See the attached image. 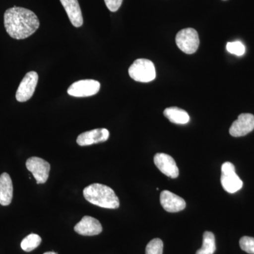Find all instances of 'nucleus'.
<instances>
[{"label":"nucleus","mask_w":254,"mask_h":254,"mask_svg":"<svg viewBox=\"0 0 254 254\" xmlns=\"http://www.w3.org/2000/svg\"><path fill=\"white\" fill-rule=\"evenodd\" d=\"M5 29L11 38L23 40L32 36L38 29L40 21L31 10L14 6L5 11Z\"/></svg>","instance_id":"obj_1"},{"label":"nucleus","mask_w":254,"mask_h":254,"mask_svg":"<svg viewBox=\"0 0 254 254\" xmlns=\"http://www.w3.org/2000/svg\"><path fill=\"white\" fill-rule=\"evenodd\" d=\"M83 196L87 201L101 208L117 209L120 207V200L113 189L95 183L83 190Z\"/></svg>","instance_id":"obj_2"},{"label":"nucleus","mask_w":254,"mask_h":254,"mask_svg":"<svg viewBox=\"0 0 254 254\" xmlns=\"http://www.w3.org/2000/svg\"><path fill=\"white\" fill-rule=\"evenodd\" d=\"M128 74L132 79L141 83L153 81L156 76L154 64L146 59L135 60L128 68Z\"/></svg>","instance_id":"obj_3"},{"label":"nucleus","mask_w":254,"mask_h":254,"mask_svg":"<svg viewBox=\"0 0 254 254\" xmlns=\"http://www.w3.org/2000/svg\"><path fill=\"white\" fill-rule=\"evenodd\" d=\"M222 186L224 190L230 193H236L243 187V182L237 175L235 167L230 162L222 164L221 168Z\"/></svg>","instance_id":"obj_4"},{"label":"nucleus","mask_w":254,"mask_h":254,"mask_svg":"<svg viewBox=\"0 0 254 254\" xmlns=\"http://www.w3.org/2000/svg\"><path fill=\"white\" fill-rule=\"evenodd\" d=\"M177 46L186 54L195 53L199 46V38L195 29L185 28L179 31L176 36Z\"/></svg>","instance_id":"obj_5"},{"label":"nucleus","mask_w":254,"mask_h":254,"mask_svg":"<svg viewBox=\"0 0 254 254\" xmlns=\"http://www.w3.org/2000/svg\"><path fill=\"white\" fill-rule=\"evenodd\" d=\"M100 83L93 79L81 80L72 83L68 88V94L71 96L83 98L94 95L100 91Z\"/></svg>","instance_id":"obj_6"},{"label":"nucleus","mask_w":254,"mask_h":254,"mask_svg":"<svg viewBox=\"0 0 254 254\" xmlns=\"http://www.w3.org/2000/svg\"><path fill=\"white\" fill-rule=\"evenodd\" d=\"M28 171L31 172L37 184H44L48 181L50 171V165L46 160L38 157L28 158L26 163Z\"/></svg>","instance_id":"obj_7"},{"label":"nucleus","mask_w":254,"mask_h":254,"mask_svg":"<svg viewBox=\"0 0 254 254\" xmlns=\"http://www.w3.org/2000/svg\"><path fill=\"white\" fill-rule=\"evenodd\" d=\"M38 82V75L36 71H30L26 73L16 91V98L17 101L23 103L31 99L34 94Z\"/></svg>","instance_id":"obj_8"},{"label":"nucleus","mask_w":254,"mask_h":254,"mask_svg":"<svg viewBox=\"0 0 254 254\" xmlns=\"http://www.w3.org/2000/svg\"><path fill=\"white\" fill-rule=\"evenodd\" d=\"M254 129V115L250 113L241 114L236 121L232 123L230 133L234 137L246 136Z\"/></svg>","instance_id":"obj_9"},{"label":"nucleus","mask_w":254,"mask_h":254,"mask_svg":"<svg viewBox=\"0 0 254 254\" xmlns=\"http://www.w3.org/2000/svg\"><path fill=\"white\" fill-rule=\"evenodd\" d=\"M154 163L158 170L170 178L179 176V169L173 157L165 153H157L154 157Z\"/></svg>","instance_id":"obj_10"},{"label":"nucleus","mask_w":254,"mask_h":254,"mask_svg":"<svg viewBox=\"0 0 254 254\" xmlns=\"http://www.w3.org/2000/svg\"><path fill=\"white\" fill-rule=\"evenodd\" d=\"M74 231L83 236H95L101 233L103 227L99 220L86 215L75 225Z\"/></svg>","instance_id":"obj_11"},{"label":"nucleus","mask_w":254,"mask_h":254,"mask_svg":"<svg viewBox=\"0 0 254 254\" xmlns=\"http://www.w3.org/2000/svg\"><path fill=\"white\" fill-rule=\"evenodd\" d=\"M110 132L106 128H96L82 133L77 137L76 143L80 146H86L108 141Z\"/></svg>","instance_id":"obj_12"},{"label":"nucleus","mask_w":254,"mask_h":254,"mask_svg":"<svg viewBox=\"0 0 254 254\" xmlns=\"http://www.w3.org/2000/svg\"><path fill=\"white\" fill-rule=\"evenodd\" d=\"M160 203L169 213L182 211L186 207V202L182 198L169 190H163L160 193Z\"/></svg>","instance_id":"obj_13"},{"label":"nucleus","mask_w":254,"mask_h":254,"mask_svg":"<svg viewBox=\"0 0 254 254\" xmlns=\"http://www.w3.org/2000/svg\"><path fill=\"white\" fill-rule=\"evenodd\" d=\"M71 24L75 27H81L83 23V16L78 0H60Z\"/></svg>","instance_id":"obj_14"},{"label":"nucleus","mask_w":254,"mask_h":254,"mask_svg":"<svg viewBox=\"0 0 254 254\" xmlns=\"http://www.w3.org/2000/svg\"><path fill=\"white\" fill-rule=\"evenodd\" d=\"M13 198V184L7 173L0 175V204L6 206L11 203Z\"/></svg>","instance_id":"obj_15"},{"label":"nucleus","mask_w":254,"mask_h":254,"mask_svg":"<svg viewBox=\"0 0 254 254\" xmlns=\"http://www.w3.org/2000/svg\"><path fill=\"white\" fill-rule=\"evenodd\" d=\"M163 114L169 121L177 125H186L190 120L189 114L185 110L177 107L166 108Z\"/></svg>","instance_id":"obj_16"},{"label":"nucleus","mask_w":254,"mask_h":254,"mask_svg":"<svg viewBox=\"0 0 254 254\" xmlns=\"http://www.w3.org/2000/svg\"><path fill=\"white\" fill-rule=\"evenodd\" d=\"M216 250L215 235L213 232L206 231L203 236V245L195 254H214Z\"/></svg>","instance_id":"obj_17"},{"label":"nucleus","mask_w":254,"mask_h":254,"mask_svg":"<svg viewBox=\"0 0 254 254\" xmlns=\"http://www.w3.org/2000/svg\"><path fill=\"white\" fill-rule=\"evenodd\" d=\"M42 242L41 237L36 234H31L25 237L21 243V249L24 252H30L39 247Z\"/></svg>","instance_id":"obj_18"},{"label":"nucleus","mask_w":254,"mask_h":254,"mask_svg":"<svg viewBox=\"0 0 254 254\" xmlns=\"http://www.w3.org/2000/svg\"><path fill=\"white\" fill-rule=\"evenodd\" d=\"M163 242L159 238L150 241L145 248V254H163Z\"/></svg>","instance_id":"obj_19"},{"label":"nucleus","mask_w":254,"mask_h":254,"mask_svg":"<svg viewBox=\"0 0 254 254\" xmlns=\"http://www.w3.org/2000/svg\"><path fill=\"white\" fill-rule=\"evenodd\" d=\"M226 48L229 53L237 55V56H242L245 53V45L240 41L227 43Z\"/></svg>","instance_id":"obj_20"},{"label":"nucleus","mask_w":254,"mask_h":254,"mask_svg":"<svg viewBox=\"0 0 254 254\" xmlns=\"http://www.w3.org/2000/svg\"><path fill=\"white\" fill-rule=\"evenodd\" d=\"M241 249L250 254H254V237L245 236L240 241Z\"/></svg>","instance_id":"obj_21"},{"label":"nucleus","mask_w":254,"mask_h":254,"mask_svg":"<svg viewBox=\"0 0 254 254\" xmlns=\"http://www.w3.org/2000/svg\"><path fill=\"white\" fill-rule=\"evenodd\" d=\"M104 1L108 9L113 12H115L120 9L123 4V0H104Z\"/></svg>","instance_id":"obj_22"},{"label":"nucleus","mask_w":254,"mask_h":254,"mask_svg":"<svg viewBox=\"0 0 254 254\" xmlns=\"http://www.w3.org/2000/svg\"><path fill=\"white\" fill-rule=\"evenodd\" d=\"M44 254H58L55 253V252H46V253H45Z\"/></svg>","instance_id":"obj_23"}]
</instances>
